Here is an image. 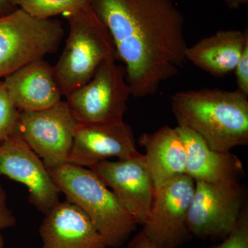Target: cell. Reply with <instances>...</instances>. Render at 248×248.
Segmentation results:
<instances>
[{"mask_svg": "<svg viewBox=\"0 0 248 248\" xmlns=\"http://www.w3.org/2000/svg\"><path fill=\"white\" fill-rule=\"evenodd\" d=\"M124 63L132 96L153 95L186 63L185 19L172 0H91Z\"/></svg>", "mask_w": 248, "mask_h": 248, "instance_id": "1", "label": "cell"}, {"mask_svg": "<svg viewBox=\"0 0 248 248\" xmlns=\"http://www.w3.org/2000/svg\"><path fill=\"white\" fill-rule=\"evenodd\" d=\"M178 126L200 135L214 151L231 152L248 143V96L236 91L204 89L173 94Z\"/></svg>", "mask_w": 248, "mask_h": 248, "instance_id": "2", "label": "cell"}, {"mask_svg": "<svg viewBox=\"0 0 248 248\" xmlns=\"http://www.w3.org/2000/svg\"><path fill=\"white\" fill-rule=\"evenodd\" d=\"M48 170L60 192L87 215L108 248L122 247L136 231L133 217L91 169L67 163Z\"/></svg>", "mask_w": 248, "mask_h": 248, "instance_id": "3", "label": "cell"}, {"mask_svg": "<svg viewBox=\"0 0 248 248\" xmlns=\"http://www.w3.org/2000/svg\"><path fill=\"white\" fill-rule=\"evenodd\" d=\"M63 16L69 34L53 68L62 95L66 97L87 83L104 60L117 54L108 31L91 5Z\"/></svg>", "mask_w": 248, "mask_h": 248, "instance_id": "4", "label": "cell"}, {"mask_svg": "<svg viewBox=\"0 0 248 248\" xmlns=\"http://www.w3.org/2000/svg\"><path fill=\"white\" fill-rule=\"evenodd\" d=\"M64 31L56 19L21 9L0 16V79L58 50Z\"/></svg>", "mask_w": 248, "mask_h": 248, "instance_id": "5", "label": "cell"}, {"mask_svg": "<svg viewBox=\"0 0 248 248\" xmlns=\"http://www.w3.org/2000/svg\"><path fill=\"white\" fill-rule=\"evenodd\" d=\"M111 55L99 65L93 78L65 97L80 124H114L123 122L131 89L125 68Z\"/></svg>", "mask_w": 248, "mask_h": 248, "instance_id": "6", "label": "cell"}, {"mask_svg": "<svg viewBox=\"0 0 248 248\" xmlns=\"http://www.w3.org/2000/svg\"><path fill=\"white\" fill-rule=\"evenodd\" d=\"M246 202V188L239 181L195 182L187 215L192 236L223 240L234 229Z\"/></svg>", "mask_w": 248, "mask_h": 248, "instance_id": "7", "label": "cell"}, {"mask_svg": "<svg viewBox=\"0 0 248 248\" xmlns=\"http://www.w3.org/2000/svg\"><path fill=\"white\" fill-rule=\"evenodd\" d=\"M79 122L66 101L41 110H22L16 133L44 161L48 169L67 164Z\"/></svg>", "mask_w": 248, "mask_h": 248, "instance_id": "8", "label": "cell"}, {"mask_svg": "<svg viewBox=\"0 0 248 248\" xmlns=\"http://www.w3.org/2000/svg\"><path fill=\"white\" fill-rule=\"evenodd\" d=\"M195 189V181L184 174L156 191L141 231L158 248H178L192 239L187 215Z\"/></svg>", "mask_w": 248, "mask_h": 248, "instance_id": "9", "label": "cell"}, {"mask_svg": "<svg viewBox=\"0 0 248 248\" xmlns=\"http://www.w3.org/2000/svg\"><path fill=\"white\" fill-rule=\"evenodd\" d=\"M0 176L25 186L29 203L44 215L60 202L48 168L16 132L0 142Z\"/></svg>", "mask_w": 248, "mask_h": 248, "instance_id": "10", "label": "cell"}, {"mask_svg": "<svg viewBox=\"0 0 248 248\" xmlns=\"http://www.w3.org/2000/svg\"><path fill=\"white\" fill-rule=\"evenodd\" d=\"M89 169L113 192L137 224L143 226L156 193L144 155L114 161L106 160Z\"/></svg>", "mask_w": 248, "mask_h": 248, "instance_id": "11", "label": "cell"}, {"mask_svg": "<svg viewBox=\"0 0 248 248\" xmlns=\"http://www.w3.org/2000/svg\"><path fill=\"white\" fill-rule=\"evenodd\" d=\"M140 154L133 130L124 121L114 124L79 123L68 163L91 169L110 158L125 159Z\"/></svg>", "mask_w": 248, "mask_h": 248, "instance_id": "12", "label": "cell"}, {"mask_svg": "<svg viewBox=\"0 0 248 248\" xmlns=\"http://www.w3.org/2000/svg\"><path fill=\"white\" fill-rule=\"evenodd\" d=\"M39 232L41 248H108L87 215L68 200L45 214Z\"/></svg>", "mask_w": 248, "mask_h": 248, "instance_id": "13", "label": "cell"}, {"mask_svg": "<svg viewBox=\"0 0 248 248\" xmlns=\"http://www.w3.org/2000/svg\"><path fill=\"white\" fill-rule=\"evenodd\" d=\"M3 82L19 110H41L61 102L62 94L53 66L44 59L5 77Z\"/></svg>", "mask_w": 248, "mask_h": 248, "instance_id": "14", "label": "cell"}, {"mask_svg": "<svg viewBox=\"0 0 248 248\" xmlns=\"http://www.w3.org/2000/svg\"><path fill=\"white\" fill-rule=\"evenodd\" d=\"M186 151V174L195 182L218 183L239 181L244 174L241 159L231 152L214 151L200 135L176 127Z\"/></svg>", "mask_w": 248, "mask_h": 248, "instance_id": "15", "label": "cell"}, {"mask_svg": "<svg viewBox=\"0 0 248 248\" xmlns=\"http://www.w3.org/2000/svg\"><path fill=\"white\" fill-rule=\"evenodd\" d=\"M138 143L146 151V164L156 192L186 174V148L177 128L165 125L154 133H143Z\"/></svg>", "mask_w": 248, "mask_h": 248, "instance_id": "16", "label": "cell"}, {"mask_svg": "<svg viewBox=\"0 0 248 248\" xmlns=\"http://www.w3.org/2000/svg\"><path fill=\"white\" fill-rule=\"evenodd\" d=\"M248 31H220L187 47L186 60L215 78L234 71L246 46Z\"/></svg>", "mask_w": 248, "mask_h": 248, "instance_id": "17", "label": "cell"}, {"mask_svg": "<svg viewBox=\"0 0 248 248\" xmlns=\"http://www.w3.org/2000/svg\"><path fill=\"white\" fill-rule=\"evenodd\" d=\"M14 7L40 19H50L58 15H64L90 5L91 0H11Z\"/></svg>", "mask_w": 248, "mask_h": 248, "instance_id": "18", "label": "cell"}, {"mask_svg": "<svg viewBox=\"0 0 248 248\" xmlns=\"http://www.w3.org/2000/svg\"><path fill=\"white\" fill-rule=\"evenodd\" d=\"M20 112L11 101L4 82L0 80V142L16 131Z\"/></svg>", "mask_w": 248, "mask_h": 248, "instance_id": "19", "label": "cell"}, {"mask_svg": "<svg viewBox=\"0 0 248 248\" xmlns=\"http://www.w3.org/2000/svg\"><path fill=\"white\" fill-rule=\"evenodd\" d=\"M211 248H248V205H245L237 223L223 242Z\"/></svg>", "mask_w": 248, "mask_h": 248, "instance_id": "20", "label": "cell"}, {"mask_svg": "<svg viewBox=\"0 0 248 248\" xmlns=\"http://www.w3.org/2000/svg\"><path fill=\"white\" fill-rule=\"evenodd\" d=\"M16 223V217L8 204L6 190L0 182V231L13 228Z\"/></svg>", "mask_w": 248, "mask_h": 248, "instance_id": "21", "label": "cell"}, {"mask_svg": "<svg viewBox=\"0 0 248 248\" xmlns=\"http://www.w3.org/2000/svg\"><path fill=\"white\" fill-rule=\"evenodd\" d=\"M234 71L238 91L248 96V45L245 48Z\"/></svg>", "mask_w": 248, "mask_h": 248, "instance_id": "22", "label": "cell"}, {"mask_svg": "<svg viewBox=\"0 0 248 248\" xmlns=\"http://www.w3.org/2000/svg\"><path fill=\"white\" fill-rule=\"evenodd\" d=\"M126 248H159L152 242L151 240L142 232H140L136 236H134L129 242Z\"/></svg>", "mask_w": 248, "mask_h": 248, "instance_id": "23", "label": "cell"}, {"mask_svg": "<svg viewBox=\"0 0 248 248\" xmlns=\"http://www.w3.org/2000/svg\"><path fill=\"white\" fill-rule=\"evenodd\" d=\"M11 0H0V16L11 14L16 10Z\"/></svg>", "mask_w": 248, "mask_h": 248, "instance_id": "24", "label": "cell"}, {"mask_svg": "<svg viewBox=\"0 0 248 248\" xmlns=\"http://www.w3.org/2000/svg\"><path fill=\"white\" fill-rule=\"evenodd\" d=\"M223 1L232 10L239 9L243 5L248 4V0H223Z\"/></svg>", "mask_w": 248, "mask_h": 248, "instance_id": "25", "label": "cell"}, {"mask_svg": "<svg viewBox=\"0 0 248 248\" xmlns=\"http://www.w3.org/2000/svg\"><path fill=\"white\" fill-rule=\"evenodd\" d=\"M0 248H4V239L1 234H0Z\"/></svg>", "mask_w": 248, "mask_h": 248, "instance_id": "26", "label": "cell"}]
</instances>
